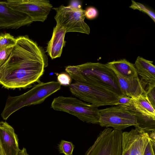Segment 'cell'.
I'll use <instances>...</instances> for the list:
<instances>
[{"label": "cell", "instance_id": "cell-5", "mask_svg": "<svg viewBox=\"0 0 155 155\" xmlns=\"http://www.w3.org/2000/svg\"><path fill=\"white\" fill-rule=\"evenodd\" d=\"M51 107L55 110L66 112L74 116L83 122L99 124L98 107L77 98L59 96L54 99Z\"/></svg>", "mask_w": 155, "mask_h": 155}, {"label": "cell", "instance_id": "cell-21", "mask_svg": "<svg viewBox=\"0 0 155 155\" xmlns=\"http://www.w3.org/2000/svg\"><path fill=\"white\" fill-rule=\"evenodd\" d=\"M59 153L64 155H73L74 146L72 142L62 140L58 146Z\"/></svg>", "mask_w": 155, "mask_h": 155}, {"label": "cell", "instance_id": "cell-17", "mask_svg": "<svg viewBox=\"0 0 155 155\" xmlns=\"http://www.w3.org/2000/svg\"><path fill=\"white\" fill-rule=\"evenodd\" d=\"M149 139L147 133L133 129V140L130 155H143Z\"/></svg>", "mask_w": 155, "mask_h": 155}, {"label": "cell", "instance_id": "cell-11", "mask_svg": "<svg viewBox=\"0 0 155 155\" xmlns=\"http://www.w3.org/2000/svg\"><path fill=\"white\" fill-rule=\"evenodd\" d=\"M18 136L6 122H0V143L3 155H18L20 150Z\"/></svg>", "mask_w": 155, "mask_h": 155}, {"label": "cell", "instance_id": "cell-30", "mask_svg": "<svg viewBox=\"0 0 155 155\" xmlns=\"http://www.w3.org/2000/svg\"><path fill=\"white\" fill-rule=\"evenodd\" d=\"M18 155H29L26 149L23 147L22 150H20Z\"/></svg>", "mask_w": 155, "mask_h": 155}, {"label": "cell", "instance_id": "cell-2", "mask_svg": "<svg viewBox=\"0 0 155 155\" xmlns=\"http://www.w3.org/2000/svg\"><path fill=\"white\" fill-rule=\"evenodd\" d=\"M65 70L76 82L101 85L113 88L123 94L116 75L106 64L87 62L67 66Z\"/></svg>", "mask_w": 155, "mask_h": 155}, {"label": "cell", "instance_id": "cell-10", "mask_svg": "<svg viewBox=\"0 0 155 155\" xmlns=\"http://www.w3.org/2000/svg\"><path fill=\"white\" fill-rule=\"evenodd\" d=\"M32 22L26 15L8 6L6 0L0 1V29H18Z\"/></svg>", "mask_w": 155, "mask_h": 155}, {"label": "cell", "instance_id": "cell-20", "mask_svg": "<svg viewBox=\"0 0 155 155\" xmlns=\"http://www.w3.org/2000/svg\"><path fill=\"white\" fill-rule=\"evenodd\" d=\"M17 43V39L13 36L8 33L0 35V48L14 47Z\"/></svg>", "mask_w": 155, "mask_h": 155}, {"label": "cell", "instance_id": "cell-14", "mask_svg": "<svg viewBox=\"0 0 155 155\" xmlns=\"http://www.w3.org/2000/svg\"><path fill=\"white\" fill-rule=\"evenodd\" d=\"M134 65L137 74L141 77V83L145 86L155 84V66L153 61L139 56Z\"/></svg>", "mask_w": 155, "mask_h": 155}, {"label": "cell", "instance_id": "cell-15", "mask_svg": "<svg viewBox=\"0 0 155 155\" xmlns=\"http://www.w3.org/2000/svg\"><path fill=\"white\" fill-rule=\"evenodd\" d=\"M106 64L115 74L124 78L132 79L138 77L134 64L125 59L114 60Z\"/></svg>", "mask_w": 155, "mask_h": 155}, {"label": "cell", "instance_id": "cell-24", "mask_svg": "<svg viewBox=\"0 0 155 155\" xmlns=\"http://www.w3.org/2000/svg\"><path fill=\"white\" fill-rule=\"evenodd\" d=\"M155 84H150L146 88V96L153 107L155 108Z\"/></svg>", "mask_w": 155, "mask_h": 155}, {"label": "cell", "instance_id": "cell-31", "mask_svg": "<svg viewBox=\"0 0 155 155\" xmlns=\"http://www.w3.org/2000/svg\"><path fill=\"white\" fill-rule=\"evenodd\" d=\"M0 155H3L0 143Z\"/></svg>", "mask_w": 155, "mask_h": 155}, {"label": "cell", "instance_id": "cell-27", "mask_svg": "<svg viewBox=\"0 0 155 155\" xmlns=\"http://www.w3.org/2000/svg\"><path fill=\"white\" fill-rule=\"evenodd\" d=\"M98 12L97 9L93 7H90L85 10V17L88 19L92 20L96 18Z\"/></svg>", "mask_w": 155, "mask_h": 155}, {"label": "cell", "instance_id": "cell-12", "mask_svg": "<svg viewBox=\"0 0 155 155\" xmlns=\"http://www.w3.org/2000/svg\"><path fill=\"white\" fill-rule=\"evenodd\" d=\"M67 33L63 28L56 25L54 27L52 37L47 44L46 52L52 59L61 55L66 41L65 36Z\"/></svg>", "mask_w": 155, "mask_h": 155}, {"label": "cell", "instance_id": "cell-7", "mask_svg": "<svg viewBox=\"0 0 155 155\" xmlns=\"http://www.w3.org/2000/svg\"><path fill=\"white\" fill-rule=\"evenodd\" d=\"M99 124L121 131L137 125L135 113L128 106H112L99 110Z\"/></svg>", "mask_w": 155, "mask_h": 155}, {"label": "cell", "instance_id": "cell-6", "mask_svg": "<svg viewBox=\"0 0 155 155\" xmlns=\"http://www.w3.org/2000/svg\"><path fill=\"white\" fill-rule=\"evenodd\" d=\"M52 9L56 12L54 17L56 25L64 28L67 33L76 32L90 34V27L84 21L85 10L81 8L63 5Z\"/></svg>", "mask_w": 155, "mask_h": 155}, {"label": "cell", "instance_id": "cell-32", "mask_svg": "<svg viewBox=\"0 0 155 155\" xmlns=\"http://www.w3.org/2000/svg\"></svg>", "mask_w": 155, "mask_h": 155}, {"label": "cell", "instance_id": "cell-13", "mask_svg": "<svg viewBox=\"0 0 155 155\" xmlns=\"http://www.w3.org/2000/svg\"><path fill=\"white\" fill-rule=\"evenodd\" d=\"M115 74L123 95L134 99L146 93L138 77L132 79H127Z\"/></svg>", "mask_w": 155, "mask_h": 155}, {"label": "cell", "instance_id": "cell-18", "mask_svg": "<svg viewBox=\"0 0 155 155\" xmlns=\"http://www.w3.org/2000/svg\"><path fill=\"white\" fill-rule=\"evenodd\" d=\"M135 108L142 114L155 119V110L147 98L146 93L132 99Z\"/></svg>", "mask_w": 155, "mask_h": 155}, {"label": "cell", "instance_id": "cell-22", "mask_svg": "<svg viewBox=\"0 0 155 155\" xmlns=\"http://www.w3.org/2000/svg\"><path fill=\"white\" fill-rule=\"evenodd\" d=\"M131 1L132 3L129 8L134 10H137L143 12L148 15L154 22H155V14L153 11L140 3L136 2L133 0Z\"/></svg>", "mask_w": 155, "mask_h": 155}, {"label": "cell", "instance_id": "cell-1", "mask_svg": "<svg viewBox=\"0 0 155 155\" xmlns=\"http://www.w3.org/2000/svg\"><path fill=\"white\" fill-rule=\"evenodd\" d=\"M17 43L0 68V84L7 89L25 88L40 81L48 65L43 49L28 35L16 38Z\"/></svg>", "mask_w": 155, "mask_h": 155}, {"label": "cell", "instance_id": "cell-8", "mask_svg": "<svg viewBox=\"0 0 155 155\" xmlns=\"http://www.w3.org/2000/svg\"><path fill=\"white\" fill-rule=\"evenodd\" d=\"M122 131L107 127L101 131L86 155H121Z\"/></svg>", "mask_w": 155, "mask_h": 155}, {"label": "cell", "instance_id": "cell-16", "mask_svg": "<svg viewBox=\"0 0 155 155\" xmlns=\"http://www.w3.org/2000/svg\"><path fill=\"white\" fill-rule=\"evenodd\" d=\"M123 106H128L135 113L137 123V125L135 127V129L139 132H144L148 134L152 131H155V119L138 111L134 105L132 99L128 104Z\"/></svg>", "mask_w": 155, "mask_h": 155}, {"label": "cell", "instance_id": "cell-25", "mask_svg": "<svg viewBox=\"0 0 155 155\" xmlns=\"http://www.w3.org/2000/svg\"><path fill=\"white\" fill-rule=\"evenodd\" d=\"M57 80L61 85L68 86L70 85L71 79L69 74L62 73L59 74L58 76Z\"/></svg>", "mask_w": 155, "mask_h": 155}, {"label": "cell", "instance_id": "cell-9", "mask_svg": "<svg viewBox=\"0 0 155 155\" xmlns=\"http://www.w3.org/2000/svg\"><path fill=\"white\" fill-rule=\"evenodd\" d=\"M11 8L28 16L33 22H44L53 7L47 0H7Z\"/></svg>", "mask_w": 155, "mask_h": 155}, {"label": "cell", "instance_id": "cell-4", "mask_svg": "<svg viewBox=\"0 0 155 155\" xmlns=\"http://www.w3.org/2000/svg\"><path fill=\"white\" fill-rule=\"evenodd\" d=\"M69 89L76 97L98 107L115 105L119 97L124 95L113 88L95 83L75 81L70 84Z\"/></svg>", "mask_w": 155, "mask_h": 155}, {"label": "cell", "instance_id": "cell-23", "mask_svg": "<svg viewBox=\"0 0 155 155\" xmlns=\"http://www.w3.org/2000/svg\"><path fill=\"white\" fill-rule=\"evenodd\" d=\"M14 47L0 48V68L6 61Z\"/></svg>", "mask_w": 155, "mask_h": 155}, {"label": "cell", "instance_id": "cell-3", "mask_svg": "<svg viewBox=\"0 0 155 155\" xmlns=\"http://www.w3.org/2000/svg\"><path fill=\"white\" fill-rule=\"evenodd\" d=\"M61 85L58 81H40L21 95L8 96L1 114L2 117L6 120L12 114L23 107L42 103L48 97L60 90Z\"/></svg>", "mask_w": 155, "mask_h": 155}, {"label": "cell", "instance_id": "cell-29", "mask_svg": "<svg viewBox=\"0 0 155 155\" xmlns=\"http://www.w3.org/2000/svg\"><path fill=\"white\" fill-rule=\"evenodd\" d=\"M69 5L76 8H81V2L78 1H71Z\"/></svg>", "mask_w": 155, "mask_h": 155}, {"label": "cell", "instance_id": "cell-28", "mask_svg": "<svg viewBox=\"0 0 155 155\" xmlns=\"http://www.w3.org/2000/svg\"><path fill=\"white\" fill-rule=\"evenodd\" d=\"M132 98L125 95L120 96L115 105L121 106L126 105L130 102Z\"/></svg>", "mask_w": 155, "mask_h": 155}, {"label": "cell", "instance_id": "cell-19", "mask_svg": "<svg viewBox=\"0 0 155 155\" xmlns=\"http://www.w3.org/2000/svg\"><path fill=\"white\" fill-rule=\"evenodd\" d=\"M133 140V129L129 132L122 133L121 155H130V150Z\"/></svg>", "mask_w": 155, "mask_h": 155}, {"label": "cell", "instance_id": "cell-26", "mask_svg": "<svg viewBox=\"0 0 155 155\" xmlns=\"http://www.w3.org/2000/svg\"><path fill=\"white\" fill-rule=\"evenodd\" d=\"M155 140L150 138L143 155H155Z\"/></svg>", "mask_w": 155, "mask_h": 155}]
</instances>
